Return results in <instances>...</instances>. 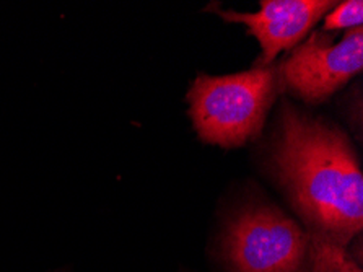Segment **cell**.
<instances>
[{
	"label": "cell",
	"instance_id": "4",
	"mask_svg": "<svg viewBox=\"0 0 363 272\" xmlns=\"http://www.w3.org/2000/svg\"><path fill=\"white\" fill-rule=\"evenodd\" d=\"M363 69V30L355 28L333 41L326 31L313 33L291 49L279 67L282 85L308 104L326 102Z\"/></svg>",
	"mask_w": 363,
	"mask_h": 272
},
{
	"label": "cell",
	"instance_id": "7",
	"mask_svg": "<svg viewBox=\"0 0 363 272\" xmlns=\"http://www.w3.org/2000/svg\"><path fill=\"white\" fill-rule=\"evenodd\" d=\"M363 23V2L362 0H347V2H335L334 7L324 15L321 31H339L355 30Z\"/></svg>",
	"mask_w": 363,
	"mask_h": 272
},
{
	"label": "cell",
	"instance_id": "2",
	"mask_svg": "<svg viewBox=\"0 0 363 272\" xmlns=\"http://www.w3.org/2000/svg\"><path fill=\"white\" fill-rule=\"evenodd\" d=\"M282 87L280 72L272 65L230 75L196 77L188 103L197 136L223 148L246 146L261 136Z\"/></svg>",
	"mask_w": 363,
	"mask_h": 272
},
{
	"label": "cell",
	"instance_id": "6",
	"mask_svg": "<svg viewBox=\"0 0 363 272\" xmlns=\"http://www.w3.org/2000/svg\"><path fill=\"white\" fill-rule=\"evenodd\" d=\"M310 241L311 272H362L360 266L345 254V249L315 238H310Z\"/></svg>",
	"mask_w": 363,
	"mask_h": 272
},
{
	"label": "cell",
	"instance_id": "1",
	"mask_svg": "<svg viewBox=\"0 0 363 272\" xmlns=\"http://www.w3.org/2000/svg\"><path fill=\"white\" fill-rule=\"evenodd\" d=\"M266 162L310 238L347 248L363 227V175L349 137L284 99Z\"/></svg>",
	"mask_w": 363,
	"mask_h": 272
},
{
	"label": "cell",
	"instance_id": "5",
	"mask_svg": "<svg viewBox=\"0 0 363 272\" xmlns=\"http://www.w3.org/2000/svg\"><path fill=\"white\" fill-rule=\"evenodd\" d=\"M335 2L328 0H264L257 12L217 10L225 21L247 28L261 46L259 65H272L280 53L291 51L306 40Z\"/></svg>",
	"mask_w": 363,
	"mask_h": 272
},
{
	"label": "cell",
	"instance_id": "3",
	"mask_svg": "<svg viewBox=\"0 0 363 272\" xmlns=\"http://www.w3.org/2000/svg\"><path fill=\"white\" fill-rule=\"evenodd\" d=\"M310 249L306 229L266 201L236 210L222 235L230 272H303Z\"/></svg>",
	"mask_w": 363,
	"mask_h": 272
}]
</instances>
